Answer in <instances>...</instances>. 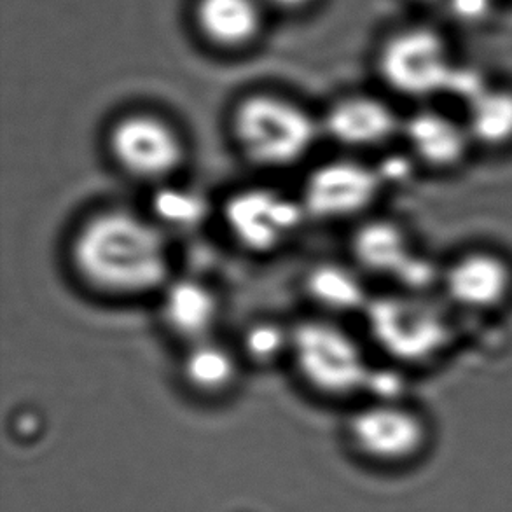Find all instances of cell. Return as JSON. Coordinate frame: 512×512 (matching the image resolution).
Wrapping results in <instances>:
<instances>
[{
    "label": "cell",
    "mask_w": 512,
    "mask_h": 512,
    "mask_svg": "<svg viewBox=\"0 0 512 512\" xmlns=\"http://www.w3.org/2000/svg\"><path fill=\"white\" fill-rule=\"evenodd\" d=\"M72 263L93 289L128 298L168 284L170 252L154 222L128 210H104L77 231Z\"/></svg>",
    "instance_id": "cell-1"
},
{
    "label": "cell",
    "mask_w": 512,
    "mask_h": 512,
    "mask_svg": "<svg viewBox=\"0 0 512 512\" xmlns=\"http://www.w3.org/2000/svg\"><path fill=\"white\" fill-rule=\"evenodd\" d=\"M460 62L444 30L415 23L395 30L381 44L376 67L383 84L397 97L434 104L450 93Z\"/></svg>",
    "instance_id": "cell-2"
},
{
    "label": "cell",
    "mask_w": 512,
    "mask_h": 512,
    "mask_svg": "<svg viewBox=\"0 0 512 512\" xmlns=\"http://www.w3.org/2000/svg\"><path fill=\"white\" fill-rule=\"evenodd\" d=\"M231 130L242 153L261 167L284 168L303 160L317 139L310 112L289 98L252 95L236 105Z\"/></svg>",
    "instance_id": "cell-3"
},
{
    "label": "cell",
    "mask_w": 512,
    "mask_h": 512,
    "mask_svg": "<svg viewBox=\"0 0 512 512\" xmlns=\"http://www.w3.org/2000/svg\"><path fill=\"white\" fill-rule=\"evenodd\" d=\"M448 310L444 301L436 306L425 294L404 291L371 299L364 312L369 333L383 352L406 364H423L448 348Z\"/></svg>",
    "instance_id": "cell-4"
},
{
    "label": "cell",
    "mask_w": 512,
    "mask_h": 512,
    "mask_svg": "<svg viewBox=\"0 0 512 512\" xmlns=\"http://www.w3.org/2000/svg\"><path fill=\"white\" fill-rule=\"evenodd\" d=\"M291 352L301 376L322 394H355L373 381L359 343L333 322L299 324L291 333Z\"/></svg>",
    "instance_id": "cell-5"
},
{
    "label": "cell",
    "mask_w": 512,
    "mask_h": 512,
    "mask_svg": "<svg viewBox=\"0 0 512 512\" xmlns=\"http://www.w3.org/2000/svg\"><path fill=\"white\" fill-rule=\"evenodd\" d=\"M437 280L441 299L455 312L492 315L512 303V259L490 245L458 250Z\"/></svg>",
    "instance_id": "cell-6"
},
{
    "label": "cell",
    "mask_w": 512,
    "mask_h": 512,
    "mask_svg": "<svg viewBox=\"0 0 512 512\" xmlns=\"http://www.w3.org/2000/svg\"><path fill=\"white\" fill-rule=\"evenodd\" d=\"M348 434L355 450L380 467L415 464L430 444L427 418L397 401H376L360 409Z\"/></svg>",
    "instance_id": "cell-7"
},
{
    "label": "cell",
    "mask_w": 512,
    "mask_h": 512,
    "mask_svg": "<svg viewBox=\"0 0 512 512\" xmlns=\"http://www.w3.org/2000/svg\"><path fill=\"white\" fill-rule=\"evenodd\" d=\"M109 149L119 167L140 180L172 177L186 156L179 132L147 112L118 119L109 133Z\"/></svg>",
    "instance_id": "cell-8"
},
{
    "label": "cell",
    "mask_w": 512,
    "mask_h": 512,
    "mask_svg": "<svg viewBox=\"0 0 512 512\" xmlns=\"http://www.w3.org/2000/svg\"><path fill=\"white\" fill-rule=\"evenodd\" d=\"M305 207L273 189H245L224 205V222L236 242L252 252H271L296 235Z\"/></svg>",
    "instance_id": "cell-9"
},
{
    "label": "cell",
    "mask_w": 512,
    "mask_h": 512,
    "mask_svg": "<svg viewBox=\"0 0 512 512\" xmlns=\"http://www.w3.org/2000/svg\"><path fill=\"white\" fill-rule=\"evenodd\" d=\"M401 139L411 158L434 173H453L467 165L476 147L460 112L434 104L418 105L404 116Z\"/></svg>",
    "instance_id": "cell-10"
},
{
    "label": "cell",
    "mask_w": 512,
    "mask_h": 512,
    "mask_svg": "<svg viewBox=\"0 0 512 512\" xmlns=\"http://www.w3.org/2000/svg\"><path fill=\"white\" fill-rule=\"evenodd\" d=\"M383 191V177L360 161H331L308 177L303 191L306 215L348 219L373 207Z\"/></svg>",
    "instance_id": "cell-11"
},
{
    "label": "cell",
    "mask_w": 512,
    "mask_h": 512,
    "mask_svg": "<svg viewBox=\"0 0 512 512\" xmlns=\"http://www.w3.org/2000/svg\"><path fill=\"white\" fill-rule=\"evenodd\" d=\"M404 116L383 98L352 95L341 98L326 116V132L340 146L376 149L401 139Z\"/></svg>",
    "instance_id": "cell-12"
},
{
    "label": "cell",
    "mask_w": 512,
    "mask_h": 512,
    "mask_svg": "<svg viewBox=\"0 0 512 512\" xmlns=\"http://www.w3.org/2000/svg\"><path fill=\"white\" fill-rule=\"evenodd\" d=\"M460 114L476 151H511L512 84L485 79L462 100Z\"/></svg>",
    "instance_id": "cell-13"
},
{
    "label": "cell",
    "mask_w": 512,
    "mask_h": 512,
    "mask_svg": "<svg viewBox=\"0 0 512 512\" xmlns=\"http://www.w3.org/2000/svg\"><path fill=\"white\" fill-rule=\"evenodd\" d=\"M353 256L362 270L381 277L406 278L415 270V247L406 228L394 221L374 219L355 231Z\"/></svg>",
    "instance_id": "cell-14"
},
{
    "label": "cell",
    "mask_w": 512,
    "mask_h": 512,
    "mask_svg": "<svg viewBox=\"0 0 512 512\" xmlns=\"http://www.w3.org/2000/svg\"><path fill=\"white\" fill-rule=\"evenodd\" d=\"M161 317L170 331L189 343L208 340L219 319V301L207 285L182 278L165 285Z\"/></svg>",
    "instance_id": "cell-15"
},
{
    "label": "cell",
    "mask_w": 512,
    "mask_h": 512,
    "mask_svg": "<svg viewBox=\"0 0 512 512\" xmlns=\"http://www.w3.org/2000/svg\"><path fill=\"white\" fill-rule=\"evenodd\" d=\"M196 18L208 41L222 48L249 44L261 27L257 0H200Z\"/></svg>",
    "instance_id": "cell-16"
},
{
    "label": "cell",
    "mask_w": 512,
    "mask_h": 512,
    "mask_svg": "<svg viewBox=\"0 0 512 512\" xmlns=\"http://www.w3.org/2000/svg\"><path fill=\"white\" fill-rule=\"evenodd\" d=\"M238 366L235 355L215 341L191 343L182 360V376L187 385L200 394L226 392L236 380Z\"/></svg>",
    "instance_id": "cell-17"
},
{
    "label": "cell",
    "mask_w": 512,
    "mask_h": 512,
    "mask_svg": "<svg viewBox=\"0 0 512 512\" xmlns=\"http://www.w3.org/2000/svg\"><path fill=\"white\" fill-rule=\"evenodd\" d=\"M306 289L317 305L331 312L366 310L371 301L360 278L341 264L315 266L306 278Z\"/></svg>",
    "instance_id": "cell-18"
},
{
    "label": "cell",
    "mask_w": 512,
    "mask_h": 512,
    "mask_svg": "<svg viewBox=\"0 0 512 512\" xmlns=\"http://www.w3.org/2000/svg\"><path fill=\"white\" fill-rule=\"evenodd\" d=\"M502 2L504 0H443L437 9L443 11L444 18L453 27L479 32L492 27Z\"/></svg>",
    "instance_id": "cell-19"
},
{
    "label": "cell",
    "mask_w": 512,
    "mask_h": 512,
    "mask_svg": "<svg viewBox=\"0 0 512 512\" xmlns=\"http://www.w3.org/2000/svg\"><path fill=\"white\" fill-rule=\"evenodd\" d=\"M245 348L259 362H270L284 350H291V333H285L277 324L259 322L245 334Z\"/></svg>",
    "instance_id": "cell-20"
},
{
    "label": "cell",
    "mask_w": 512,
    "mask_h": 512,
    "mask_svg": "<svg viewBox=\"0 0 512 512\" xmlns=\"http://www.w3.org/2000/svg\"><path fill=\"white\" fill-rule=\"evenodd\" d=\"M161 215L173 224H189L198 221L201 215L200 201L196 196L182 193H167L160 198Z\"/></svg>",
    "instance_id": "cell-21"
},
{
    "label": "cell",
    "mask_w": 512,
    "mask_h": 512,
    "mask_svg": "<svg viewBox=\"0 0 512 512\" xmlns=\"http://www.w3.org/2000/svg\"><path fill=\"white\" fill-rule=\"evenodd\" d=\"M264 2H268L271 6L282 7V9H294V7L303 6L310 0H264Z\"/></svg>",
    "instance_id": "cell-22"
},
{
    "label": "cell",
    "mask_w": 512,
    "mask_h": 512,
    "mask_svg": "<svg viewBox=\"0 0 512 512\" xmlns=\"http://www.w3.org/2000/svg\"><path fill=\"white\" fill-rule=\"evenodd\" d=\"M411 2H415L418 6L439 7L443 0H411Z\"/></svg>",
    "instance_id": "cell-23"
}]
</instances>
